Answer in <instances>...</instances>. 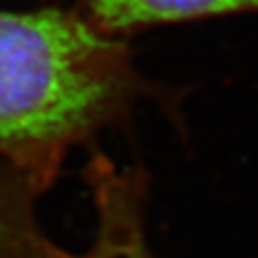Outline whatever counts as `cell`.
I'll return each instance as SVG.
<instances>
[{
    "label": "cell",
    "instance_id": "1",
    "mask_svg": "<svg viewBox=\"0 0 258 258\" xmlns=\"http://www.w3.org/2000/svg\"><path fill=\"white\" fill-rule=\"evenodd\" d=\"M124 47L86 15L0 11V165L41 196L131 90Z\"/></svg>",
    "mask_w": 258,
    "mask_h": 258
},
{
    "label": "cell",
    "instance_id": "2",
    "mask_svg": "<svg viewBox=\"0 0 258 258\" xmlns=\"http://www.w3.org/2000/svg\"><path fill=\"white\" fill-rule=\"evenodd\" d=\"M86 177L96 208V232L90 248L72 258H157L145 228L141 175L96 157Z\"/></svg>",
    "mask_w": 258,
    "mask_h": 258
},
{
    "label": "cell",
    "instance_id": "3",
    "mask_svg": "<svg viewBox=\"0 0 258 258\" xmlns=\"http://www.w3.org/2000/svg\"><path fill=\"white\" fill-rule=\"evenodd\" d=\"M39 196L27 179L0 165V258H72L43 230Z\"/></svg>",
    "mask_w": 258,
    "mask_h": 258
},
{
    "label": "cell",
    "instance_id": "4",
    "mask_svg": "<svg viewBox=\"0 0 258 258\" xmlns=\"http://www.w3.org/2000/svg\"><path fill=\"white\" fill-rule=\"evenodd\" d=\"M86 17L112 35L143 25L258 11V0H84Z\"/></svg>",
    "mask_w": 258,
    "mask_h": 258
}]
</instances>
